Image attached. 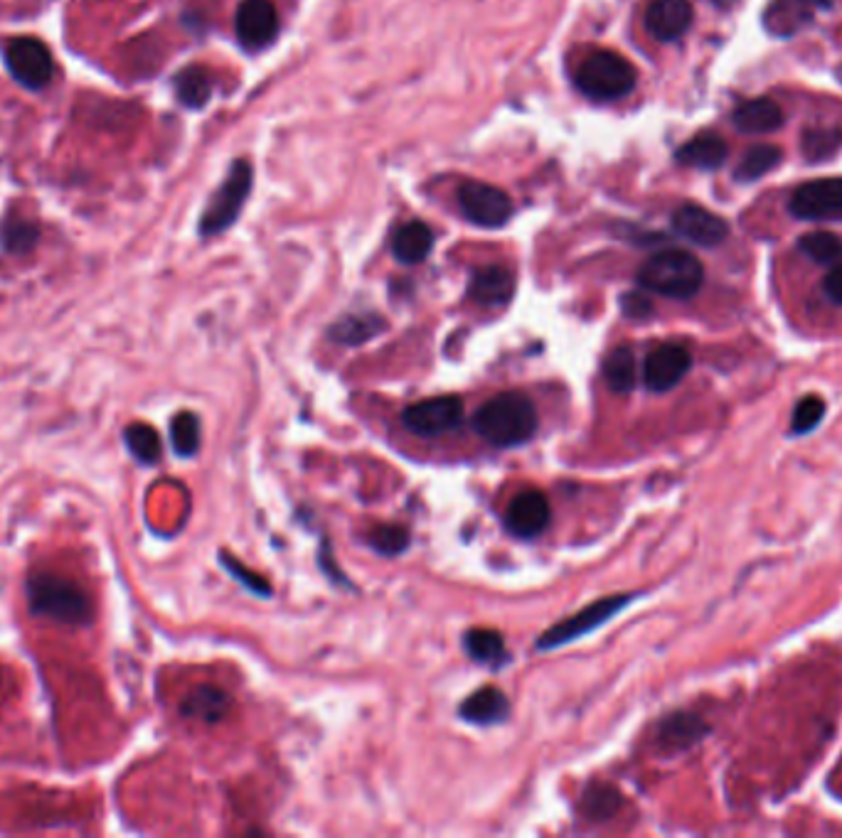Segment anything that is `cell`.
<instances>
[{
	"instance_id": "44dd1931",
	"label": "cell",
	"mask_w": 842,
	"mask_h": 838,
	"mask_svg": "<svg viewBox=\"0 0 842 838\" xmlns=\"http://www.w3.org/2000/svg\"><path fill=\"white\" fill-rule=\"evenodd\" d=\"M434 249V231L424 222H407L402 224L395 237H392V253L404 266L426 261Z\"/></svg>"
},
{
	"instance_id": "d4e9b609",
	"label": "cell",
	"mask_w": 842,
	"mask_h": 838,
	"mask_svg": "<svg viewBox=\"0 0 842 838\" xmlns=\"http://www.w3.org/2000/svg\"><path fill=\"white\" fill-rule=\"evenodd\" d=\"M707 733V725L693 713H675L661 725L658 741L671 750H685L695 745Z\"/></svg>"
},
{
	"instance_id": "277c9868",
	"label": "cell",
	"mask_w": 842,
	"mask_h": 838,
	"mask_svg": "<svg viewBox=\"0 0 842 838\" xmlns=\"http://www.w3.org/2000/svg\"><path fill=\"white\" fill-rule=\"evenodd\" d=\"M636 70L616 52L599 50L582 62L576 72V86L592 102H618L636 86Z\"/></svg>"
},
{
	"instance_id": "52a82bcc",
	"label": "cell",
	"mask_w": 842,
	"mask_h": 838,
	"mask_svg": "<svg viewBox=\"0 0 842 838\" xmlns=\"http://www.w3.org/2000/svg\"><path fill=\"white\" fill-rule=\"evenodd\" d=\"M633 600V595H611V598H601L594 600L592 605H586L584 610H579L576 615L566 617V620L557 622L550 627L540 639H538V649L547 652V649H557L574 642L576 637H584L589 632H594L596 627L606 625L611 617L618 615L626 605Z\"/></svg>"
},
{
	"instance_id": "f1b7e54d",
	"label": "cell",
	"mask_w": 842,
	"mask_h": 838,
	"mask_svg": "<svg viewBox=\"0 0 842 838\" xmlns=\"http://www.w3.org/2000/svg\"><path fill=\"white\" fill-rule=\"evenodd\" d=\"M781 160H783L781 148H776V146H753L751 150L744 153V158L737 165V172L735 175H737V180H741V182H753V180H759L761 175L771 172Z\"/></svg>"
},
{
	"instance_id": "7402d4cb",
	"label": "cell",
	"mask_w": 842,
	"mask_h": 838,
	"mask_svg": "<svg viewBox=\"0 0 842 838\" xmlns=\"http://www.w3.org/2000/svg\"><path fill=\"white\" fill-rule=\"evenodd\" d=\"M727 156H729L727 143L717 134H699L687 140L685 146L675 153L677 163L687 165V168H697V170H715L727 160Z\"/></svg>"
},
{
	"instance_id": "9c48e42d",
	"label": "cell",
	"mask_w": 842,
	"mask_h": 838,
	"mask_svg": "<svg viewBox=\"0 0 842 838\" xmlns=\"http://www.w3.org/2000/svg\"><path fill=\"white\" fill-rule=\"evenodd\" d=\"M458 207L468 222L484 229H498L512 217L510 197L500 187L466 180L458 187Z\"/></svg>"
},
{
	"instance_id": "7a4b0ae2",
	"label": "cell",
	"mask_w": 842,
	"mask_h": 838,
	"mask_svg": "<svg viewBox=\"0 0 842 838\" xmlns=\"http://www.w3.org/2000/svg\"><path fill=\"white\" fill-rule=\"evenodd\" d=\"M474 428L490 446L516 448L538 433V411L524 394L506 391L478 408Z\"/></svg>"
},
{
	"instance_id": "9a60e30c",
	"label": "cell",
	"mask_w": 842,
	"mask_h": 838,
	"mask_svg": "<svg viewBox=\"0 0 842 838\" xmlns=\"http://www.w3.org/2000/svg\"><path fill=\"white\" fill-rule=\"evenodd\" d=\"M693 25L690 0H651L645 10V28L661 42L680 40Z\"/></svg>"
},
{
	"instance_id": "5b68a950",
	"label": "cell",
	"mask_w": 842,
	"mask_h": 838,
	"mask_svg": "<svg viewBox=\"0 0 842 838\" xmlns=\"http://www.w3.org/2000/svg\"><path fill=\"white\" fill-rule=\"evenodd\" d=\"M251 182H254V170H251V163L239 158L232 163L229 168L225 182L217 187V192L210 197V205L205 207V212L200 217V237L202 239H212L217 234H222L229 227H232L239 212L247 202V197L251 192Z\"/></svg>"
},
{
	"instance_id": "d6a6232c",
	"label": "cell",
	"mask_w": 842,
	"mask_h": 838,
	"mask_svg": "<svg viewBox=\"0 0 842 838\" xmlns=\"http://www.w3.org/2000/svg\"><path fill=\"white\" fill-rule=\"evenodd\" d=\"M170 438H173V448L178 455L190 458L198 453L200 448V421L195 413H180L175 416L173 428H170Z\"/></svg>"
},
{
	"instance_id": "e575fe53",
	"label": "cell",
	"mask_w": 842,
	"mask_h": 838,
	"mask_svg": "<svg viewBox=\"0 0 842 838\" xmlns=\"http://www.w3.org/2000/svg\"><path fill=\"white\" fill-rule=\"evenodd\" d=\"M126 440L131 453H134L141 462H156L160 460V438L146 423H136L126 431Z\"/></svg>"
},
{
	"instance_id": "836d02e7",
	"label": "cell",
	"mask_w": 842,
	"mask_h": 838,
	"mask_svg": "<svg viewBox=\"0 0 842 838\" xmlns=\"http://www.w3.org/2000/svg\"><path fill=\"white\" fill-rule=\"evenodd\" d=\"M582 807L586 816H592L594 821H606L609 816H614L621 807V794L609 785H592L586 789Z\"/></svg>"
},
{
	"instance_id": "83f0119b",
	"label": "cell",
	"mask_w": 842,
	"mask_h": 838,
	"mask_svg": "<svg viewBox=\"0 0 842 838\" xmlns=\"http://www.w3.org/2000/svg\"><path fill=\"white\" fill-rule=\"evenodd\" d=\"M464 647L471 659H476L478 664H500L506 659V642H502V635L496 630H478L466 632L464 637Z\"/></svg>"
},
{
	"instance_id": "d590c367",
	"label": "cell",
	"mask_w": 842,
	"mask_h": 838,
	"mask_svg": "<svg viewBox=\"0 0 842 838\" xmlns=\"http://www.w3.org/2000/svg\"><path fill=\"white\" fill-rule=\"evenodd\" d=\"M825 416V401L820 399V396L811 394V396H803L801 401L796 404L793 408V418H791V433L796 436H803V433H811L813 428L823 421Z\"/></svg>"
},
{
	"instance_id": "4316f807",
	"label": "cell",
	"mask_w": 842,
	"mask_h": 838,
	"mask_svg": "<svg viewBox=\"0 0 842 838\" xmlns=\"http://www.w3.org/2000/svg\"><path fill=\"white\" fill-rule=\"evenodd\" d=\"M40 239V229L35 222L25 217H6L0 224V244L8 253H28L35 249Z\"/></svg>"
},
{
	"instance_id": "5bb4252c",
	"label": "cell",
	"mask_w": 842,
	"mask_h": 838,
	"mask_svg": "<svg viewBox=\"0 0 842 838\" xmlns=\"http://www.w3.org/2000/svg\"><path fill=\"white\" fill-rule=\"evenodd\" d=\"M673 229L697 247H717L729 234V224L705 207L685 205L673 214Z\"/></svg>"
},
{
	"instance_id": "cb8c5ba5",
	"label": "cell",
	"mask_w": 842,
	"mask_h": 838,
	"mask_svg": "<svg viewBox=\"0 0 842 838\" xmlns=\"http://www.w3.org/2000/svg\"><path fill=\"white\" fill-rule=\"evenodd\" d=\"M173 90L185 108H202L212 96V76L202 67H188L175 74Z\"/></svg>"
},
{
	"instance_id": "8fae6325",
	"label": "cell",
	"mask_w": 842,
	"mask_h": 838,
	"mask_svg": "<svg viewBox=\"0 0 842 838\" xmlns=\"http://www.w3.org/2000/svg\"><path fill=\"white\" fill-rule=\"evenodd\" d=\"M693 367L690 349L683 345L655 347L643 364V381L651 391H671L680 384Z\"/></svg>"
},
{
	"instance_id": "8992f818",
	"label": "cell",
	"mask_w": 842,
	"mask_h": 838,
	"mask_svg": "<svg viewBox=\"0 0 842 838\" xmlns=\"http://www.w3.org/2000/svg\"><path fill=\"white\" fill-rule=\"evenodd\" d=\"M3 60L10 76L30 92H40L52 82L54 62L45 42L38 38H13L3 45Z\"/></svg>"
},
{
	"instance_id": "484cf974",
	"label": "cell",
	"mask_w": 842,
	"mask_h": 838,
	"mask_svg": "<svg viewBox=\"0 0 842 838\" xmlns=\"http://www.w3.org/2000/svg\"><path fill=\"white\" fill-rule=\"evenodd\" d=\"M604 377L611 389L618 394H628L633 386H636L638 369H636V357H633L631 347H616L614 352H611L604 364Z\"/></svg>"
},
{
	"instance_id": "e0dca14e",
	"label": "cell",
	"mask_w": 842,
	"mask_h": 838,
	"mask_svg": "<svg viewBox=\"0 0 842 838\" xmlns=\"http://www.w3.org/2000/svg\"><path fill=\"white\" fill-rule=\"evenodd\" d=\"M180 715L188 721H200L207 725H215L225 721L229 711H232V699L222 689L212 687V683H200V687L190 689L180 701Z\"/></svg>"
},
{
	"instance_id": "f35d334b",
	"label": "cell",
	"mask_w": 842,
	"mask_h": 838,
	"mask_svg": "<svg viewBox=\"0 0 842 838\" xmlns=\"http://www.w3.org/2000/svg\"><path fill=\"white\" fill-rule=\"evenodd\" d=\"M823 291L830 301L842 305V261L833 263V269L828 271L825 281H823Z\"/></svg>"
},
{
	"instance_id": "30bf717a",
	"label": "cell",
	"mask_w": 842,
	"mask_h": 838,
	"mask_svg": "<svg viewBox=\"0 0 842 838\" xmlns=\"http://www.w3.org/2000/svg\"><path fill=\"white\" fill-rule=\"evenodd\" d=\"M791 214L803 222H842V178H820L798 187Z\"/></svg>"
},
{
	"instance_id": "8d00e7d4",
	"label": "cell",
	"mask_w": 842,
	"mask_h": 838,
	"mask_svg": "<svg viewBox=\"0 0 842 838\" xmlns=\"http://www.w3.org/2000/svg\"><path fill=\"white\" fill-rule=\"evenodd\" d=\"M222 561H225L227 570L232 573V576H235L237 580H242L245 586L254 590L257 595H269V593H271V588L267 586V580L261 578V576H257V573H251L249 568H245L242 564H237V561H232L229 556H222Z\"/></svg>"
},
{
	"instance_id": "4dcf8cb0",
	"label": "cell",
	"mask_w": 842,
	"mask_h": 838,
	"mask_svg": "<svg viewBox=\"0 0 842 838\" xmlns=\"http://www.w3.org/2000/svg\"><path fill=\"white\" fill-rule=\"evenodd\" d=\"M842 146V130L840 128H808L801 138L803 156L811 163L828 160L835 156Z\"/></svg>"
},
{
	"instance_id": "7c38bea8",
	"label": "cell",
	"mask_w": 842,
	"mask_h": 838,
	"mask_svg": "<svg viewBox=\"0 0 842 838\" xmlns=\"http://www.w3.org/2000/svg\"><path fill=\"white\" fill-rule=\"evenodd\" d=\"M235 30L247 50L267 48L279 35V13L271 0H242L235 15Z\"/></svg>"
},
{
	"instance_id": "ab89813d",
	"label": "cell",
	"mask_w": 842,
	"mask_h": 838,
	"mask_svg": "<svg viewBox=\"0 0 842 838\" xmlns=\"http://www.w3.org/2000/svg\"><path fill=\"white\" fill-rule=\"evenodd\" d=\"M715 3L717 6H729V3H735V0H715Z\"/></svg>"
},
{
	"instance_id": "74e56055",
	"label": "cell",
	"mask_w": 842,
	"mask_h": 838,
	"mask_svg": "<svg viewBox=\"0 0 842 838\" xmlns=\"http://www.w3.org/2000/svg\"><path fill=\"white\" fill-rule=\"evenodd\" d=\"M621 307H623V313H626L633 320H645V317L653 315V303L645 295H641V293L623 295Z\"/></svg>"
},
{
	"instance_id": "ac0fdd59",
	"label": "cell",
	"mask_w": 842,
	"mask_h": 838,
	"mask_svg": "<svg viewBox=\"0 0 842 838\" xmlns=\"http://www.w3.org/2000/svg\"><path fill=\"white\" fill-rule=\"evenodd\" d=\"M516 293V275L502 266L478 269L468 283V297L480 307H502Z\"/></svg>"
},
{
	"instance_id": "6da1fadb",
	"label": "cell",
	"mask_w": 842,
	"mask_h": 838,
	"mask_svg": "<svg viewBox=\"0 0 842 838\" xmlns=\"http://www.w3.org/2000/svg\"><path fill=\"white\" fill-rule=\"evenodd\" d=\"M28 615L48 630L82 637L96 627V593L74 564L32 566L25 586Z\"/></svg>"
},
{
	"instance_id": "1f68e13d",
	"label": "cell",
	"mask_w": 842,
	"mask_h": 838,
	"mask_svg": "<svg viewBox=\"0 0 842 838\" xmlns=\"http://www.w3.org/2000/svg\"><path fill=\"white\" fill-rule=\"evenodd\" d=\"M409 528L399 524H377L367 534L370 546L382 556H399L409 548Z\"/></svg>"
},
{
	"instance_id": "3957f363",
	"label": "cell",
	"mask_w": 842,
	"mask_h": 838,
	"mask_svg": "<svg viewBox=\"0 0 842 838\" xmlns=\"http://www.w3.org/2000/svg\"><path fill=\"white\" fill-rule=\"evenodd\" d=\"M703 263H699V259L693 256L690 251L680 249L653 253L638 271L641 289L673 297V301H687V297H693L703 289Z\"/></svg>"
},
{
	"instance_id": "2e32d148",
	"label": "cell",
	"mask_w": 842,
	"mask_h": 838,
	"mask_svg": "<svg viewBox=\"0 0 842 838\" xmlns=\"http://www.w3.org/2000/svg\"><path fill=\"white\" fill-rule=\"evenodd\" d=\"M830 6H833V0H773L767 15H763V25L769 28L771 35L789 38L811 23L818 10Z\"/></svg>"
},
{
	"instance_id": "4fadbf2b",
	"label": "cell",
	"mask_w": 842,
	"mask_h": 838,
	"mask_svg": "<svg viewBox=\"0 0 842 838\" xmlns=\"http://www.w3.org/2000/svg\"><path fill=\"white\" fill-rule=\"evenodd\" d=\"M552 520L550 502L538 490H522L512 497L506 512V526L512 536L534 538L540 536Z\"/></svg>"
},
{
	"instance_id": "d6986e66",
	"label": "cell",
	"mask_w": 842,
	"mask_h": 838,
	"mask_svg": "<svg viewBox=\"0 0 842 838\" xmlns=\"http://www.w3.org/2000/svg\"><path fill=\"white\" fill-rule=\"evenodd\" d=\"M731 121H735V126L741 130V134L763 136V134H773V130H779L783 126V112L773 98L759 96L737 106Z\"/></svg>"
},
{
	"instance_id": "ffe728a7",
	"label": "cell",
	"mask_w": 842,
	"mask_h": 838,
	"mask_svg": "<svg viewBox=\"0 0 842 838\" xmlns=\"http://www.w3.org/2000/svg\"><path fill=\"white\" fill-rule=\"evenodd\" d=\"M458 713H461L464 721L474 725H496L508 719L510 703L506 693L493 687H486L471 693V696L464 701L461 709H458Z\"/></svg>"
},
{
	"instance_id": "f546056e",
	"label": "cell",
	"mask_w": 842,
	"mask_h": 838,
	"mask_svg": "<svg viewBox=\"0 0 842 838\" xmlns=\"http://www.w3.org/2000/svg\"><path fill=\"white\" fill-rule=\"evenodd\" d=\"M798 249L811 261L823 263V266H833V263L842 261V241L830 231H811V234L798 239Z\"/></svg>"
},
{
	"instance_id": "603a6c76",
	"label": "cell",
	"mask_w": 842,
	"mask_h": 838,
	"mask_svg": "<svg viewBox=\"0 0 842 838\" xmlns=\"http://www.w3.org/2000/svg\"><path fill=\"white\" fill-rule=\"evenodd\" d=\"M382 329H385V320L375 313L345 315L331 327L328 337L337 342V345L357 347V345H363V342H370L372 337H377Z\"/></svg>"
},
{
	"instance_id": "ba28073f",
	"label": "cell",
	"mask_w": 842,
	"mask_h": 838,
	"mask_svg": "<svg viewBox=\"0 0 842 838\" xmlns=\"http://www.w3.org/2000/svg\"><path fill=\"white\" fill-rule=\"evenodd\" d=\"M464 421V401L458 396H434L412 404L402 413V423L407 431L422 438H436L456 431Z\"/></svg>"
}]
</instances>
